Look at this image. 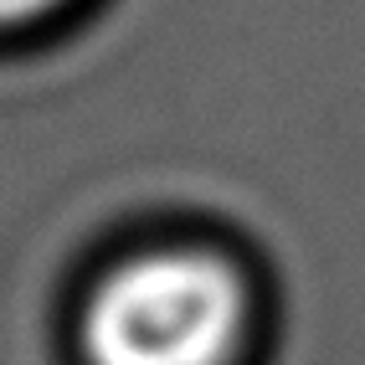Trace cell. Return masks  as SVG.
I'll return each mask as SVG.
<instances>
[{
	"label": "cell",
	"instance_id": "6da1fadb",
	"mask_svg": "<svg viewBox=\"0 0 365 365\" xmlns=\"http://www.w3.org/2000/svg\"><path fill=\"white\" fill-rule=\"evenodd\" d=\"M257 288L222 242L170 237L108 257L67 309L78 365H247Z\"/></svg>",
	"mask_w": 365,
	"mask_h": 365
},
{
	"label": "cell",
	"instance_id": "7a4b0ae2",
	"mask_svg": "<svg viewBox=\"0 0 365 365\" xmlns=\"http://www.w3.org/2000/svg\"><path fill=\"white\" fill-rule=\"evenodd\" d=\"M52 6H62V0H0V31H11V26H26V21L46 16Z\"/></svg>",
	"mask_w": 365,
	"mask_h": 365
}]
</instances>
